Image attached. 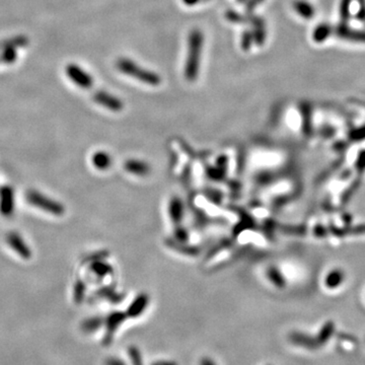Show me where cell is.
Wrapping results in <instances>:
<instances>
[{"mask_svg": "<svg viewBox=\"0 0 365 365\" xmlns=\"http://www.w3.org/2000/svg\"><path fill=\"white\" fill-rule=\"evenodd\" d=\"M289 338L293 344L301 346V347H305L308 349H314L315 347L318 346L316 340L310 338L309 336L301 334V333H292Z\"/></svg>", "mask_w": 365, "mask_h": 365, "instance_id": "obj_9", "label": "cell"}, {"mask_svg": "<svg viewBox=\"0 0 365 365\" xmlns=\"http://www.w3.org/2000/svg\"><path fill=\"white\" fill-rule=\"evenodd\" d=\"M94 165L99 169L108 168L111 164V158L108 153L105 152H97L93 157Z\"/></svg>", "mask_w": 365, "mask_h": 365, "instance_id": "obj_12", "label": "cell"}, {"mask_svg": "<svg viewBox=\"0 0 365 365\" xmlns=\"http://www.w3.org/2000/svg\"><path fill=\"white\" fill-rule=\"evenodd\" d=\"M14 192L11 187H4L0 190V211L6 216L14 212Z\"/></svg>", "mask_w": 365, "mask_h": 365, "instance_id": "obj_7", "label": "cell"}, {"mask_svg": "<svg viewBox=\"0 0 365 365\" xmlns=\"http://www.w3.org/2000/svg\"><path fill=\"white\" fill-rule=\"evenodd\" d=\"M203 35L199 30H193L189 35L188 56L185 65V77L194 81L198 77L200 67V56L202 52Z\"/></svg>", "mask_w": 365, "mask_h": 365, "instance_id": "obj_1", "label": "cell"}, {"mask_svg": "<svg viewBox=\"0 0 365 365\" xmlns=\"http://www.w3.org/2000/svg\"><path fill=\"white\" fill-rule=\"evenodd\" d=\"M344 280V273L341 270H333L328 274L326 278V285L330 288L338 287Z\"/></svg>", "mask_w": 365, "mask_h": 365, "instance_id": "obj_11", "label": "cell"}, {"mask_svg": "<svg viewBox=\"0 0 365 365\" xmlns=\"http://www.w3.org/2000/svg\"><path fill=\"white\" fill-rule=\"evenodd\" d=\"M314 235H315V237H319V238L326 237L327 230L322 225H317L314 227Z\"/></svg>", "mask_w": 365, "mask_h": 365, "instance_id": "obj_22", "label": "cell"}, {"mask_svg": "<svg viewBox=\"0 0 365 365\" xmlns=\"http://www.w3.org/2000/svg\"><path fill=\"white\" fill-rule=\"evenodd\" d=\"M128 354L130 356L132 365H143L142 356H141V353H140V351H139L138 348H136L134 346L129 347Z\"/></svg>", "mask_w": 365, "mask_h": 365, "instance_id": "obj_16", "label": "cell"}, {"mask_svg": "<svg viewBox=\"0 0 365 365\" xmlns=\"http://www.w3.org/2000/svg\"><path fill=\"white\" fill-rule=\"evenodd\" d=\"M271 275H272V280L274 281V283H276L275 285H277L279 287L284 286L285 281L283 280V278L281 277V275L277 270H271Z\"/></svg>", "mask_w": 365, "mask_h": 365, "instance_id": "obj_19", "label": "cell"}, {"mask_svg": "<svg viewBox=\"0 0 365 365\" xmlns=\"http://www.w3.org/2000/svg\"><path fill=\"white\" fill-rule=\"evenodd\" d=\"M147 303H148L147 296L141 295L139 297H137L129 307L128 315H130L131 317H136L140 315L147 306Z\"/></svg>", "mask_w": 365, "mask_h": 365, "instance_id": "obj_10", "label": "cell"}, {"mask_svg": "<svg viewBox=\"0 0 365 365\" xmlns=\"http://www.w3.org/2000/svg\"><path fill=\"white\" fill-rule=\"evenodd\" d=\"M151 365H177L175 362L173 361H165V360H160V361H156L154 363H152Z\"/></svg>", "mask_w": 365, "mask_h": 365, "instance_id": "obj_27", "label": "cell"}, {"mask_svg": "<svg viewBox=\"0 0 365 365\" xmlns=\"http://www.w3.org/2000/svg\"><path fill=\"white\" fill-rule=\"evenodd\" d=\"M94 100L96 103L114 112H118L123 109V103L119 99L108 93H105V91H99V93H97L94 96Z\"/></svg>", "mask_w": 365, "mask_h": 365, "instance_id": "obj_5", "label": "cell"}, {"mask_svg": "<svg viewBox=\"0 0 365 365\" xmlns=\"http://www.w3.org/2000/svg\"><path fill=\"white\" fill-rule=\"evenodd\" d=\"M27 199L30 204L40 209H43L46 212L51 213L53 215H62L64 213V208L60 203L50 198L45 197L43 194H40L39 192L30 191L27 195Z\"/></svg>", "mask_w": 365, "mask_h": 365, "instance_id": "obj_3", "label": "cell"}, {"mask_svg": "<svg viewBox=\"0 0 365 365\" xmlns=\"http://www.w3.org/2000/svg\"><path fill=\"white\" fill-rule=\"evenodd\" d=\"M252 39H253V35L252 34H245V36L243 37V48L245 50H249L250 46L252 44Z\"/></svg>", "mask_w": 365, "mask_h": 365, "instance_id": "obj_21", "label": "cell"}, {"mask_svg": "<svg viewBox=\"0 0 365 365\" xmlns=\"http://www.w3.org/2000/svg\"><path fill=\"white\" fill-rule=\"evenodd\" d=\"M333 331H334V324L327 323L317 336V339H316L317 344L321 345V344H324L325 342H327V340L331 337Z\"/></svg>", "mask_w": 365, "mask_h": 365, "instance_id": "obj_13", "label": "cell"}, {"mask_svg": "<svg viewBox=\"0 0 365 365\" xmlns=\"http://www.w3.org/2000/svg\"><path fill=\"white\" fill-rule=\"evenodd\" d=\"M103 324L102 318L100 317H94V318H89L87 321L83 324L82 329L85 332H94L97 329H99Z\"/></svg>", "mask_w": 365, "mask_h": 365, "instance_id": "obj_15", "label": "cell"}, {"mask_svg": "<svg viewBox=\"0 0 365 365\" xmlns=\"http://www.w3.org/2000/svg\"><path fill=\"white\" fill-rule=\"evenodd\" d=\"M108 266L101 264V263H96L93 265V270L97 273V274H105L108 271Z\"/></svg>", "mask_w": 365, "mask_h": 365, "instance_id": "obj_20", "label": "cell"}, {"mask_svg": "<svg viewBox=\"0 0 365 365\" xmlns=\"http://www.w3.org/2000/svg\"><path fill=\"white\" fill-rule=\"evenodd\" d=\"M200 365H216V364H215V362L212 359L205 357V358H202L201 359Z\"/></svg>", "mask_w": 365, "mask_h": 365, "instance_id": "obj_26", "label": "cell"}, {"mask_svg": "<svg viewBox=\"0 0 365 365\" xmlns=\"http://www.w3.org/2000/svg\"><path fill=\"white\" fill-rule=\"evenodd\" d=\"M349 233L354 234V235H362L365 234V224H361L355 227H352L349 230Z\"/></svg>", "mask_w": 365, "mask_h": 365, "instance_id": "obj_23", "label": "cell"}, {"mask_svg": "<svg viewBox=\"0 0 365 365\" xmlns=\"http://www.w3.org/2000/svg\"><path fill=\"white\" fill-rule=\"evenodd\" d=\"M254 38H255V41L257 42V44H262L263 41H264V37H265V34H264V30H263V26L262 24L258 23L256 24V29H255V33L253 34Z\"/></svg>", "mask_w": 365, "mask_h": 365, "instance_id": "obj_17", "label": "cell"}, {"mask_svg": "<svg viewBox=\"0 0 365 365\" xmlns=\"http://www.w3.org/2000/svg\"><path fill=\"white\" fill-rule=\"evenodd\" d=\"M66 72L69 78L78 86L82 88H89L93 86V78L76 64H70L69 66H67Z\"/></svg>", "mask_w": 365, "mask_h": 365, "instance_id": "obj_4", "label": "cell"}, {"mask_svg": "<svg viewBox=\"0 0 365 365\" xmlns=\"http://www.w3.org/2000/svg\"><path fill=\"white\" fill-rule=\"evenodd\" d=\"M356 166L359 168V169H364L365 168V151H362L360 154H359V157L356 161Z\"/></svg>", "mask_w": 365, "mask_h": 365, "instance_id": "obj_24", "label": "cell"}, {"mask_svg": "<svg viewBox=\"0 0 365 365\" xmlns=\"http://www.w3.org/2000/svg\"><path fill=\"white\" fill-rule=\"evenodd\" d=\"M117 67L124 74L131 76L135 79H138L145 84L152 85V86H156V85L160 84V77L155 72H152V71H149L147 69L140 67L139 65H137L132 60L125 59V58L120 59L117 62Z\"/></svg>", "mask_w": 365, "mask_h": 365, "instance_id": "obj_2", "label": "cell"}, {"mask_svg": "<svg viewBox=\"0 0 365 365\" xmlns=\"http://www.w3.org/2000/svg\"><path fill=\"white\" fill-rule=\"evenodd\" d=\"M182 2H184V4L187 6H194L199 2V0H182Z\"/></svg>", "mask_w": 365, "mask_h": 365, "instance_id": "obj_28", "label": "cell"}, {"mask_svg": "<svg viewBox=\"0 0 365 365\" xmlns=\"http://www.w3.org/2000/svg\"><path fill=\"white\" fill-rule=\"evenodd\" d=\"M125 318H126V314H124L122 312H113L108 316L107 322H106L107 323V334L104 338L105 344L108 345L111 343L116 330L125 321Z\"/></svg>", "mask_w": 365, "mask_h": 365, "instance_id": "obj_6", "label": "cell"}, {"mask_svg": "<svg viewBox=\"0 0 365 365\" xmlns=\"http://www.w3.org/2000/svg\"><path fill=\"white\" fill-rule=\"evenodd\" d=\"M75 293H74V299L76 302L82 301L83 295H84V285L82 282H77L75 285Z\"/></svg>", "mask_w": 365, "mask_h": 365, "instance_id": "obj_18", "label": "cell"}, {"mask_svg": "<svg viewBox=\"0 0 365 365\" xmlns=\"http://www.w3.org/2000/svg\"><path fill=\"white\" fill-rule=\"evenodd\" d=\"M126 168L131 171V172H135L138 174H142V173H146L148 168L147 165L142 163L141 161H128L126 164Z\"/></svg>", "mask_w": 365, "mask_h": 365, "instance_id": "obj_14", "label": "cell"}, {"mask_svg": "<svg viewBox=\"0 0 365 365\" xmlns=\"http://www.w3.org/2000/svg\"><path fill=\"white\" fill-rule=\"evenodd\" d=\"M107 365H126V363L118 358H109L107 360Z\"/></svg>", "mask_w": 365, "mask_h": 365, "instance_id": "obj_25", "label": "cell"}, {"mask_svg": "<svg viewBox=\"0 0 365 365\" xmlns=\"http://www.w3.org/2000/svg\"><path fill=\"white\" fill-rule=\"evenodd\" d=\"M8 243L9 245L18 253L22 258L24 259H30L31 258V251L29 247L25 244V242L22 240V238L15 233H11L8 235Z\"/></svg>", "mask_w": 365, "mask_h": 365, "instance_id": "obj_8", "label": "cell"}]
</instances>
